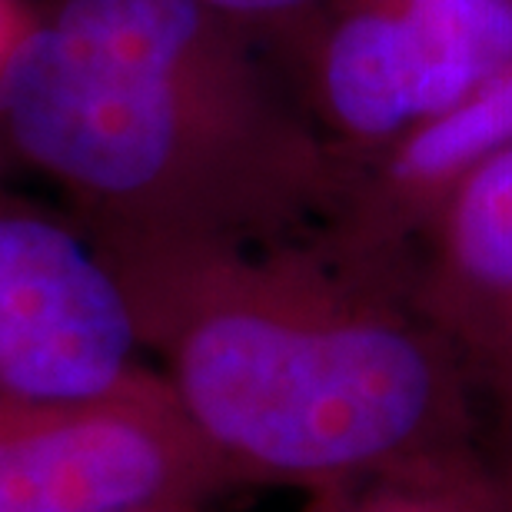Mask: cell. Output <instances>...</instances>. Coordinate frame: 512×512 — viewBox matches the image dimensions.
Here are the masks:
<instances>
[{"label": "cell", "mask_w": 512, "mask_h": 512, "mask_svg": "<svg viewBox=\"0 0 512 512\" xmlns=\"http://www.w3.org/2000/svg\"><path fill=\"white\" fill-rule=\"evenodd\" d=\"M143 512H147V509H143Z\"/></svg>", "instance_id": "cell-12"}, {"label": "cell", "mask_w": 512, "mask_h": 512, "mask_svg": "<svg viewBox=\"0 0 512 512\" xmlns=\"http://www.w3.org/2000/svg\"><path fill=\"white\" fill-rule=\"evenodd\" d=\"M173 476L167 429L133 413H90L0 439V512H143Z\"/></svg>", "instance_id": "cell-4"}, {"label": "cell", "mask_w": 512, "mask_h": 512, "mask_svg": "<svg viewBox=\"0 0 512 512\" xmlns=\"http://www.w3.org/2000/svg\"><path fill=\"white\" fill-rule=\"evenodd\" d=\"M323 512H512V483L466 443L323 489Z\"/></svg>", "instance_id": "cell-6"}, {"label": "cell", "mask_w": 512, "mask_h": 512, "mask_svg": "<svg viewBox=\"0 0 512 512\" xmlns=\"http://www.w3.org/2000/svg\"><path fill=\"white\" fill-rule=\"evenodd\" d=\"M177 403L213 449L320 489L463 443L443 353L356 303H233L180 336Z\"/></svg>", "instance_id": "cell-1"}, {"label": "cell", "mask_w": 512, "mask_h": 512, "mask_svg": "<svg viewBox=\"0 0 512 512\" xmlns=\"http://www.w3.org/2000/svg\"><path fill=\"white\" fill-rule=\"evenodd\" d=\"M403 14L433 57L449 110L466 104L512 64L509 0H409Z\"/></svg>", "instance_id": "cell-7"}, {"label": "cell", "mask_w": 512, "mask_h": 512, "mask_svg": "<svg viewBox=\"0 0 512 512\" xmlns=\"http://www.w3.org/2000/svg\"><path fill=\"white\" fill-rule=\"evenodd\" d=\"M133 343L124 290L74 233L0 217V386L30 403H97L124 380Z\"/></svg>", "instance_id": "cell-3"}, {"label": "cell", "mask_w": 512, "mask_h": 512, "mask_svg": "<svg viewBox=\"0 0 512 512\" xmlns=\"http://www.w3.org/2000/svg\"><path fill=\"white\" fill-rule=\"evenodd\" d=\"M326 94L336 117L360 133L446 114L433 60L406 14H366L343 24L326 54Z\"/></svg>", "instance_id": "cell-5"}, {"label": "cell", "mask_w": 512, "mask_h": 512, "mask_svg": "<svg viewBox=\"0 0 512 512\" xmlns=\"http://www.w3.org/2000/svg\"><path fill=\"white\" fill-rule=\"evenodd\" d=\"M499 469H503V476H506V479H509V483H512V449H509L506 463H503V466H499Z\"/></svg>", "instance_id": "cell-11"}, {"label": "cell", "mask_w": 512, "mask_h": 512, "mask_svg": "<svg viewBox=\"0 0 512 512\" xmlns=\"http://www.w3.org/2000/svg\"><path fill=\"white\" fill-rule=\"evenodd\" d=\"M210 10H227V14L243 17H263V14H283V10L303 7L306 0H203Z\"/></svg>", "instance_id": "cell-10"}, {"label": "cell", "mask_w": 512, "mask_h": 512, "mask_svg": "<svg viewBox=\"0 0 512 512\" xmlns=\"http://www.w3.org/2000/svg\"><path fill=\"white\" fill-rule=\"evenodd\" d=\"M203 0H64L0 50V124L50 177L100 197L160 183L183 137Z\"/></svg>", "instance_id": "cell-2"}, {"label": "cell", "mask_w": 512, "mask_h": 512, "mask_svg": "<svg viewBox=\"0 0 512 512\" xmlns=\"http://www.w3.org/2000/svg\"><path fill=\"white\" fill-rule=\"evenodd\" d=\"M512 140V64L466 104L419 130L403 153L409 177H439Z\"/></svg>", "instance_id": "cell-9"}, {"label": "cell", "mask_w": 512, "mask_h": 512, "mask_svg": "<svg viewBox=\"0 0 512 512\" xmlns=\"http://www.w3.org/2000/svg\"><path fill=\"white\" fill-rule=\"evenodd\" d=\"M449 247L459 276L512 300V150L479 163L459 193Z\"/></svg>", "instance_id": "cell-8"}]
</instances>
